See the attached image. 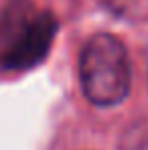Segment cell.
<instances>
[{"mask_svg": "<svg viewBox=\"0 0 148 150\" xmlns=\"http://www.w3.org/2000/svg\"><path fill=\"white\" fill-rule=\"evenodd\" d=\"M57 33L55 16L30 0H10L0 10V69L21 71L39 65Z\"/></svg>", "mask_w": 148, "mask_h": 150, "instance_id": "1", "label": "cell"}, {"mask_svg": "<svg viewBox=\"0 0 148 150\" xmlns=\"http://www.w3.org/2000/svg\"><path fill=\"white\" fill-rule=\"evenodd\" d=\"M79 75L91 103L110 108L124 101L130 91V61L124 45L108 33L93 35L83 47Z\"/></svg>", "mask_w": 148, "mask_h": 150, "instance_id": "2", "label": "cell"}]
</instances>
